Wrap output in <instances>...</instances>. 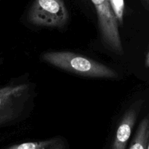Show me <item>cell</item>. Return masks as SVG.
I'll use <instances>...</instances> for the list:
<instances>
[{"label": "cell", "mask_w": 149, "mask_h": 149, "mask_svg": "<svg viewBox=\"0 0 149 149\" xmlns=\"http://www.w3.org/2000/svg\"><path fill=\"white\" fill-rule=\"evenodd\" d=\"M146 149H149V138H148V144H147Z\"/></svg>", "instance_id": "10"}, {"label": "cell", "mask_w": 149, "mask_h": 149, "mask_svg": "<svg viewBox=\"0 0 149 149\" xmlns=\"http://www.w3.org/2000/svg\"><path fill=\"white\" fill-rule=\"evenodd\" d=\"M29 84L10 85L0 88V126L17 119L31 97Z\"/></svg>", "instance_id": "3"}, {"label": "cell", "mask_w": 149, "mask_h": 149, "mask_svg": "<svg viewBox=\"0 0 149 149\" xmlns=\"http://www.w3.org/2000/svg\"><path fill=\"white\" fill-rule=\"evenodd\" d=\"M31 24L49 29H61L68 20L63 0H34L27 15Z\"/></svg>", "instance_id": "2"}, {"label": "cell", "mask_w": 149, "mask_h": 149, "mask_svg": "<svg viewBox=\"0 0 149 149\" xmlns=\"http://www.w3.org/2000/svg\"><path fill=\"white\" fill-rule=\"evenodd\" d=\"M145 65L146 66L149 68V50L146 55V61H145Z\"/></svg>", "instance_id": "8"}, {"label": "cell", "mask_w": 149, "mask_h": 149, "mask_svg": "<svg viewBox=\"0 0 149 149\" xmlns=\"http://www.w3.org/2000/svg\"><path fill=\"white\" fill-rule=\"evenodd\" d=\"M41 58L47 63L77 75L104 79L118 77L116 71L104 64L71 52H47L42 54Z\"/></svg>", "instance_id": "1"}, {"label": "cell", "mask_w": 149, "mask_h": 149, "mask_svg": "<svg viewBox=\"0 0 149 149\" xmlns=\"http://www.w3.org/2000/svg\"><path fill=\"white\" fill-rule=\"evenodd\" d=\"M111 7L116 15L118 23L123 22L124 10H125V1L124 0H109Z\"/></svg>", "instance_id": "7"}, {"label": "cell", "mask_w": 149, "mask_h": 149, "mask_svg": "<svg viewBox=\"0 0 149 149\" xmlns=\"http://www.w3.org/2000/svg\"><path fill=\"white\" fill-rule=\"evenodd\" d=\"M142 1L143 2V4L146 6L147 8L149 10V0H142Z\"/></svg>", "instance_id": "9"}, {"label": "cell", "mask_w": 149, "mask_h": 149, "mask_svg": "<svg viewBox=\"0 0 149 149\" xmlns=\"http://www.w3.org/2000/svg\"><path fill=\"white\" fill-rule=\"evenodd\" d=\"M7 149H66V146L63 138L55 137L45 141L16 144Z\"/></svg>", "instance_id": "5"}, {"label": "cell", "mask_w": 149, "mask_h": 149, "mask_svg": "<svg viewBox=\"0 0 149 149\" xmlns=\"http://www.w3.org/2000/svg\"><path fill=\"white\" fill-rule=\"evenodd\" d=\"M149 138V115L140 122L129 149H146Z\"/></svg>", "instance_id": "6"}, {"label": "cell", "mask_w": 149, "mask_h": 149, "mask_svg": "<svg viewBox=\"0 0 149 149\" xmlns=\"http://www.w3.org/2000/svg\"><path fill=\"white\" fill-rule=\"evenodd\" d=\"M142 105L143 100H138L125 112L118 125L111 149H126Z\"/></svg>", "instance_id": "4"}]
</instances>
